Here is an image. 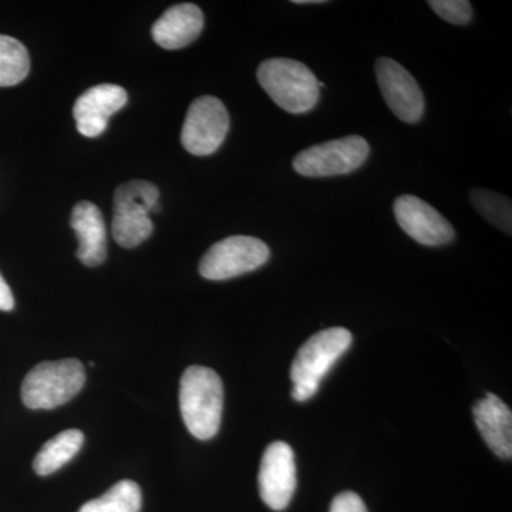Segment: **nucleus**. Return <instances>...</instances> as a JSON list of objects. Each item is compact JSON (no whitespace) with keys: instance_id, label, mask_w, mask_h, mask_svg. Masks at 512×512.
Segmentation results:
<instances>
[{"instance_id":"1","label":"nucleus","mask_w":512,"mask_h":512,"mask_svg":"<svg viewBox=\"0 0 512 512\" xmlns=\"http://www.w3.org/2000/svg\"><path fill=\"white\" fill-rule=\"evenodd\" d=\"M180 409L195 439H212L220 430L224 410L221 377L208 367H188L180 382Z\"/></svg>"},{"instance_id":"2","label":"nucleus","mask_w":512,"mask_h":512,"mask_svg":"<svg viewBox=\"0 0 512 512\" xmlns=\"http://www.w3.org/2000/svg\"><path fill=\"white\" fill-rule=\"evenodd\" d=\"M352 339L348 329L330 328L306 340L291 367L292 397L296 402H306L315 396L323 377L350 348Z\"/></svg>"},{"instance_id":"3","label":"nucleus","mask_w":512,"mask_h":512,"mask_svg":"<svg viewBox=\"0 0 512 512\" xmlns=\"http://www.w3.org/2000/svg\"><path fill=\"white\" fill-rule=\"evenodd\" d=\"M258 82L276 106L292 114L311 111L318 104L320 89L308 66L292 59H269L256 72Z\"/></svg>"},{"instance_id":"4","label":"nucleus","mask_w":512,"mask_h":512,"mask_svg":"<svg viewBox=\"0 0 512 512\" xmlns=\"http://www.w3.org/2000/svg\"><path fill=\"white\" fill-rule=\"evenodd\" d=\"M84 382L86 372L80 360L39 363L23 380L22 400L28 409H56L70 402L83 389Z\"/></svg>"},{"instance_id":"5","label":"nucleus","mask_w":512,"mask_h":512,"mask_svg":"<svg viewBox=\"0 0 512 512\" xmlns=\"http://www.w3.org/2000/svg\"><path fill=\"white\" fill-rule=\"evenodd\" d=\"M370 154L369 143L360 136H349L306 148L293 158V170L302 177H336L359 170Z\"/></svg>"},{"instance_id":"6","label":"nucleus","mask_w":512,"mask_h":512,"mask_svg":"<svg viewBox=\"0 0 512 512\" xmlns=\"http://www.w3.org/2000/svg\"><path fill=\"white\" fill-rule=\"evenodd\" d=\"M271 251L264 241L247 235H234L212 245L200 262V274L210 281H227L261 268Z\"/></svg>"},{"instance_id":"7","label":"nucleus","mask_w":512,"mask_h":512,"mask_svg":"<svg viewBox=\"0 0 512 512\" xmlns=\"http://www.w3.org/2000/svg\"><path fill=\"white\" fill-rule=\"evenodd\" d=\"M229 130L227 107L214 96L192 101L185 116L181 143L192 156H211L224 143Z\"/></svg>"},{"instance_id":"8","label":"nucleus","mask_w":512,"mask_h":512,"mask_svg":"<svg viewBox=\"0 0 512 512\" xmlns=\"http://www.w3.org/2000/svg\"><path fill=\"white\" fill-rule=\"evenodd\" d=\"M376 79L389 109L404 123H419L424 114V94L402 64L389 57L376 62Z\"/></svg>"},{"instance_id":"9","label":"nucleus","mask_w":512,"mask_h":512,"mask_svg":"<svg viewBox=\"0 0 512 512\" xmlns=\"http://www.w3.org/2000/svg\"><path fill=\"white\" fill-rule=\"evenodd\" d=\"M262 501L274 511H282L291 503L296 490L295 454L284 441L266 447L258 476Z\"/></svg>"},{"instance_id":"10","label":"nucleus","mask_w":512,"mask_h":512,"mask_svg":"<svg viewBox=\"0 0 512 512\" xmlns=\"http://www.w3.org/2000/svg\"><path fill=\"white\" fill-rule=\"evenodd\" d=\"M400 228L426 247H441L456 237L453 225L436 208L414 195H402L393 205Z\"/></svg>"},{"instance_id":"11","label":"nucleus","mask_w":512,"mask_h":512,"mask_svg":"<svg viewBox=\"0 0 512 512\" xmlns=\"http://www.w3.org/2000/svg\"><path fill=\"white\" fill-rule=\"evenodd\" d=\"M128 101L126 90L117 84H97L86 90L73 107L77 130L84 137H99L109 126V119Z\"/></svg>"},{"instance_id":"12","label":"nucleus","mask_w":512,"mask_h":512,"mask_svg":"<svg viewBox=\"0 0 512 512\" xmlns=\"http://www.w3.org/2000/svg\"><path fill=\"white\" fill-rule=\"evenodd\" d=\"M204 29V13L194 3H180L165 10L154 23L151 33L154 42L167 50L190 46Z\"/></svg>"},{"instance_id":"13","label":"nucleus","mask_w":512,"mask_h":512,"mask_svg":"<svg viewBox=\"0 0 512 512\" xmlns=\"http://www.w3.org/2000/svg\"><path fill=\"white\" fill-rule=\"evenodd\" d=\"M70 225L79 241L76 255L80 262L90 268L103 264L107 258V231L99 207L93 202L80 201L73 208Z\"/></svg>"},{"instance_id":"14","label":"nucleus","mask_w":512,"mask_h":512,"mask_svg":"<svg viewBox=\"0 0 512 512\" xmlns=\"http://www.w3.org/2000/svg\"><path fill=\"white\" fill-rule=\"evenodd\" d=\"M474 420L488 447L501 458L512 457V414L493 393L474 404Z\"/></svg>"},{"instance_id":"15","label":"nucleus","mask_w":512,"mask_h":512,"mask_svg":"<svg viewBox=\"0 0 512 512\" xmlns=\"http://www.w3.org/2000/svg\"><path fill=\"white\" fill-rule=\"evenodd\" d=\"M84 434L77 429L64 430L40 448L33 461L39 476L45 477L66 466L83 447Z\"/></svg>"},{"instance_id":"16","label":"nucleus","mask_w":512,"mask_h":512,"mask_svg":"<svg viewBox=\"0 0 512 512\" xmlns=\"http://www.w3.org/2000/svg\"><path fill=\"white\" fill-rule=\"evenodd\" d=\"M160 190L150 181L133 180L117 187L114 192V215H143L150 217L158 211Z\"/></svg>"},{"instance_id":"17","label":"nucleus","mask_w":512,"mask_h":512,"mask_svg":"<svg viewBox=\"0 0 512 512\" xmlns=\"http://www.w3.org/2000/svg\"><path fill=\"white\" fill-rule=\"evenodd\" d=\"M28 49L15 37L0 35V87H12L28 77Z\"/></svg>"},{"instance_id":"18","label":"nucleus","mask_w":512,"mask_h":512,"mask_svg":"<svg viewBox=\"0 0 512 512\" xmlns=\"http://www.w3.org/2000/svg\"><path fill=\"white\" fill-rule=\"evenodd\" d=\"M141 490L137 483L123 480L114 484L106 494L89 501L79 512H140Z\"/></svg>"},{"instance_id":"19","label":"nucleus","mask_w":512,"mask_h":512,"mask_svg":"<svg viewBox=\"0 0 512 512\" xmlns=\"http://www.w3.org/2000/svg\"><path fill=\"white\" fill-rule=\"evenodd\" d=\"M471 204L481 217L490 224L511 235L512 207L511 200L498 192L476 188L470 192Z\"/></svg>"},{"instance_id":"20","label":"nucleus","mask_w":512,"mask_h":512,"mask_svg":"<svg viewBox=\"0 0 512 512\" xmlns=\"http://www.w3.org/2000/svg\"><path fill=\"white\" fill-rule=\"evenodd\" d=\"M154 225L150 217L143 215H113L111 234L123 248H136L153 234Z\"/></svg>"},{"instance_id":"21","label":"nucleus","mask_w":512,"mask_h":512,"mask_svg":"<svg viewBox=\"0 0 512 512\" xmlns=\"http://www.w3.org/2000/svg\"><path fill=\"white\" fill-rule=\"evenodd\" d=\"M429 6L451 25H467L473 19V6L467 0H430Z\"/></svg>"},{"instance_id":"22","label":"nucleus","mask_w":512,"mask_h":512,"mask_svg":"<svg viewBox=\"0 0 512 512\" xmlns=\"http://www.w3.org/2000/svg\"><path fill=\"white\" fill-rule=\"evenodd\" d=\"M330 512H367V508L359 495L352 491H346V493L336 495L330 505Z\"/></svg>"},{"instance_id":"23","label":"nucleus","mask_w":512,"mask_h":512,"mask_svg":"<svg viewBox=\"0 0 512 512\" xmlns=\"http://www.w3.org/2000/svg\"><path fill=\"white\" fill-rule=\"evenodd\" d=\"M13 308H15V299H13L12 291L3 276L0 275V311L9 312Z\"/></svg>"}]
</instances>
